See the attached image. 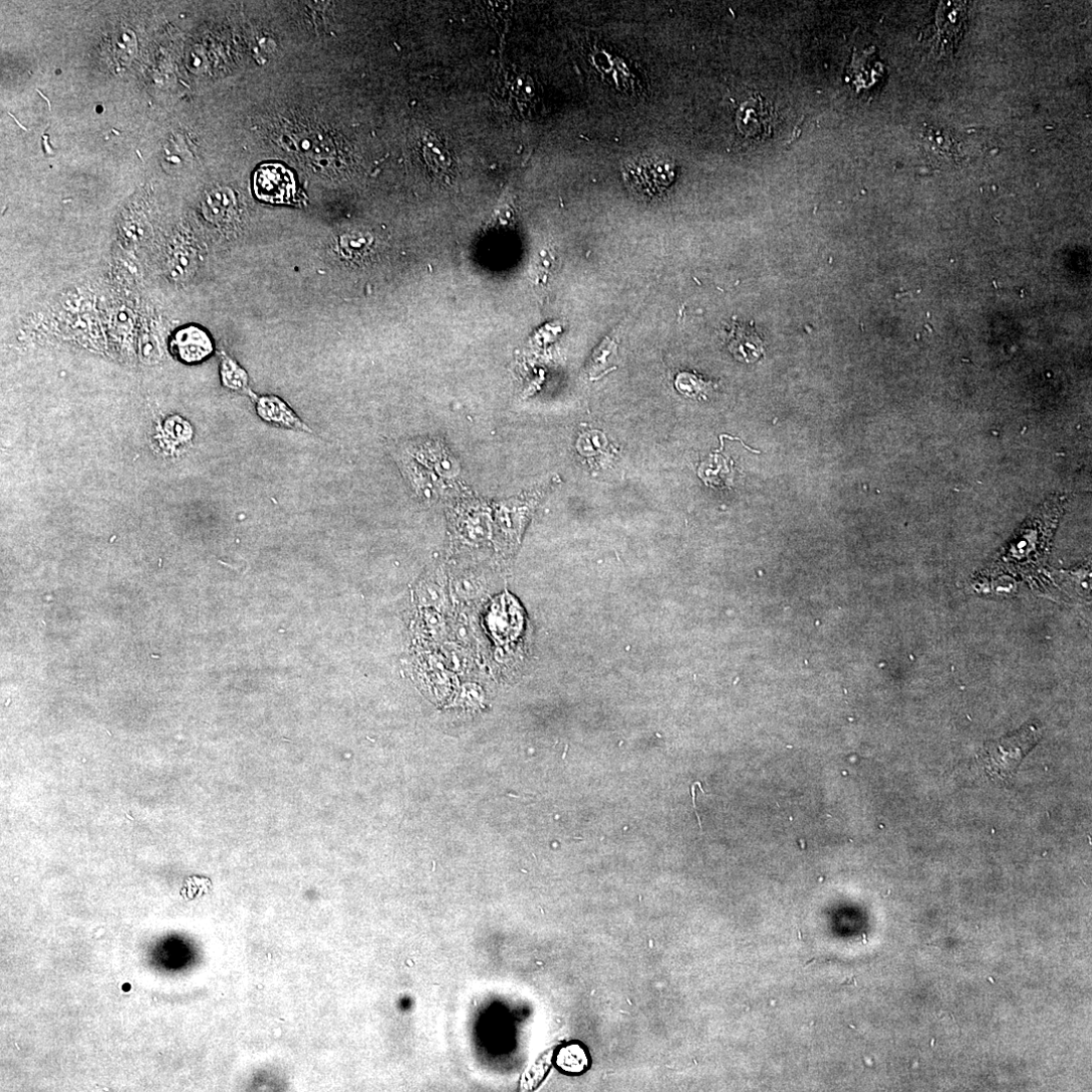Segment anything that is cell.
<instances>
[{"mask_svg": "<svg viewBox=\"0 0 1092 1092\" xmlns=\"http://www.w3.org/2000/svg\"><path fill=\"white\" fill-rule=\"evenodd\" d=\"M1041 735V724L1033 722L1010 736L986 743L980 755L985 772L993 780L1007 782L1013 779L1021 761Z\"/></svg>", "mask_w": 1092, "mask_h": 1092, "instance_id": "6da1fadb", "label": "cell"}, {"mask_svg": "<svg viewBox=\"0 0 1092 1092\" xmlns=\"http://www.w3.org/2000/svg\"><path fill=\"white\" fill-rule=\"evenodd\" d=\"M675 177L674 161L664 156H642L631 160L624 168L627 185L638 195L648 198L663 195Z\"/></svg>", "mask_w": 1092, "mask_h": 1092, "instance_id": "7a4b0ae2", "label": "cell"}, {"mask_svg": "<svg viewBox=\"0 0 1092 1092\" xmlns=\"http://www.w3.org/2000/svg\"><path fill=\"white\" fill-rule=\"evenodd\" d=\"M253 188L258 199L269 203H293L297 196L294 173L280 163L261 165L254 174Z\"/></svg>", "mask_w": 1092, "mask_h": 1092, "instance_id": "3957f363", "label": "cell"}, {"mask_svg": "<svg viewBox=\"0 0 1092 1092\" xmlns=\"http://www.w3.org/2000/svg\"><path fill=\"white\" fill-rule=\"evenodd\" d=\"M403 450L444 482L453 483L460 475L461 466L458 459L441 439L411 440L404 445Z\"/></svg>", "mask_w": 1092, "mask_h": 1092, "instance_id": "277c9868", "label": "cell"}, {"mask_svg": "<svg viewBox=\"0 0 1092 1092\" xmlns=\"http://www.w3.org/2000/svg\"><path fill=\"white\" fill-rule=\"evenodd\" d=\"M967 20V3H941L936 17L933 52L949 55L961 38Z\"/></svg>", "mask_w": 1092, "mask_h": 1092, "instance_id": "5b68a950", "label": "cell"}, {"mask_svg": "<svg viewBox=\"0 0 1092 1092\" xmlns=\"http://www.w3.org/2000/svg\"><path fill=\"white\" fill-rule=\"evenodd\" d=\"M775 120L776 114L772 105L759 94L743 103L736 114L739 132L759 141L772 135Z\"/></svg>", "mask_w": 1092, "mask_h": 1092, "instance_id": "8992f818", "label": "cell"}, {"mask_svg": "<svg viewBox=\"0 0 1092 1092\" xmlns=\"http://www.w3.org/2000/svg\"><path fill=\"white\" fill-rule=\"evenodd\" d=\"M398 464L417 497L427 504L438 502L443 496L445 482L419 463L405 450L397 454Z\"/></svg>", "mask_w": 1092, "mask_h": 1092, "instance_id": "52a82bcc", "label": "cell"}, {"mask_svg": "<svg viewBox=\"0 0 1092 1092\" xmlns=\"http://www.w3.org/2000/svg\"><path fill=\"white\" fill-rule=\"evenodd\" d=\"M171 352L184 364H197L208 359L214 351L211 336L195 325L179 328L170 340Z\"/></svg>", "mask_w": 1092, "mask_h": 1092, "instance_id": "ba28073f", "label": "cell"}, {"mask_svg": "<svg viewBox=\"0 0 1092 1092\" xmlns=\"http://www.w3.org/2000/svg\"><path fill=\"white\" fill-rule=\"evenodd\" d=\"M728 350L733 357L743 363L752 364L764 356V344L754 328L733 322L729 336Z\"/></svg>", "mask_w": 1092, "mask_h": 1092, "instance_id": "9c48e42d", "label": "cell"}, {"mask_svg": "<svg viewBox=\"0 0 1092 1092\" xmlns=\"http://www.w3.org/2000/svg\"><path fill=\"white\" fill-rule=\"evenodd\" d=\"M258 416L266 422L295 430H309L294 411L276 396L255 398Z\"/></svg>", "mask_w": 1092, "mask_h": 1092, "instance_id": "30bf717a", "label": "cell"}, {"mask_svg": "<svg viewBox=\"0 0 1092 1092\" xmlns=\"http://www.w3.org/2000/svg\"><path fill=\"white\" fill-rule=\"evenodd\" d=\"M619 345L616 340L606 337L593 353L587 367V373L591 380H598L617 369L619 363Z\"/></svg>", "mask_w": 1092, "mask_h": 1092, "instance_id": "8fae6325", "label": "cell"}, {"mask_svg": "<svg viewBox=\"0 0 1092 1092\" xmlns=\"http://www.w3.org/2000/svg\"><path fill=\"white\" fill-rule=\"evenodd\" d=\"M422 152L427 164L438 173H445L451 168L452 160L446 147L432 135L422 141Z\"/></svg>", "mask_w": 1092, "mask_h": 1092, "instance_id": "7c38bea8", "label": "cell"}, {"mask_svg": "<svg viewBox=\"0 0 1092 1092\" xmlns=\"http://www.w3.org/2000/svg\"><path fill=\"white\" fill-rule=\"evenodd\" d=\"M556 1064L565 1073L579 1074L589 1066L586 1051L578 1044L567 1045L560 1049L556 1056Z\"/></svg>", "mask_w": 1092, "mask_h": 1092, "instance_id": "4fadbf2b", "label": "cell"}, {"mask_svg": "<svg viewBox=\"0 0 1092 1092\" xmlns=\"http://www.w3.org/2000/svg\"><path fill=\"white\" fill-rule=\"evenodd\" d=\"M675 386L683 396L694 400H707L708 395L716 388L713 382H707L691 373L679 374Z\"/></svg>", "mask_w": 1092, "mask_h": 1092, "instance_id": "5bb4252c", "label": "cell"}, {"mask_svg": "<svg viewBox=\"0 0 1092 1092\" xmlns=\"http://www.w3.org/2000/svg\"><path fill=\"white\" fill-rule=\"evenodd\" d=\"M221 378L223 385L233 391H243L248 386L247 373L226 356L222 360Z\"/></svg>", "mask_w": 1092, "mask_h": 1092, "instance_id": "9a60e30c", "label": "cell"}]
</instances>
